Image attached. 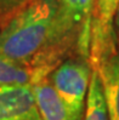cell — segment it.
<instances>
[{
	"label": "cell",
	"mask_w": 119,
	"mask_h": 120,
	"mask_svg": "<svg viewBox=\"0 0 119 120\" xmlns=\"http://www.w3.org/2000/svg\"><path fill=\"white\" fill-rule=\"evenodd\" d=\"M63 35L58 0H35L0 32V52L27 63L51 41Z\"/></svg>",
	"instance_id": "obj_1"
},
{
	"label": "cell",
	"mask_w": 119,
	"mask_h": 120,
	"mask_svg": "<svg viewBox=\"0 0 119 120\" xmlns=\"http://www.w3.org/2000/svg\"><path fill=\"white\" fill-rule=\"evenodd\" d=\"M91 78L89 66L79 61H67L54 72L51 84L74 120H81L85 97Z\"/></svg>",
	"instance_id": "obj_2"
},
{
	"label": "cell",
	"mask_w": 119,
	"mask_h": 120,
	"mask_svg": "<svg viewBox=\"0 0 119 120\" xmlns=\"http://www.w3.org/2000/svg\"><path fill=\"white\" fill-rule=\"evenodd\" d=\"M0 120H41L33 85H0Z\"/></svg>",
	"instance_id": "obj_3"
},
{
	"label": "cell",
	"mask_w": 119,
	"mask_h": 120,
	"mask_svg": "<svg viewBox=\"0 0 119 120\" xmlns=\"http://www.w3.org/2000/svg\"><path fill=\"white\" fill-rule=\"evenodd\" d=\"M94 69H97L102 80L109 120H119V53L108 51Z\"/></svg>",
	"instance_id": "obj_4"
},
{
	"label": "cell",
	"mask_w": 119,
	"mask_h": 120,
	"mask_svg": "<svg viewBox=\"0 0 119 120\" xmlns=\"http://www.w3.org/2000/svg\"><path fill=\"white\" fill-rule=\"evenodd\" d=\"M60 18L62 32L66 34L75 26L83 23L79 44L81 51L86 52L89 44V15L92 9L94 0H58Z\"/></svg>",
	"instance_id": "obj_5"
},
{
	"label": "cell",
	"mask_w": 119,
	"mask_h": 120,
	"mask_svg": "<svg viewBox=\"0 0 119 120\" xmlns=\"http://www.w3.org/2000/svg\"><path fill=\"white\" fill-rule=\"evenodd\" d=\"M41 120H74L52 84L40 80L33 85Z\"/></svg>",
	"instance_id": "obj_6"
},
{
	"label": "cell",
	"mask_w": 119,
	"mask_h": 120,
	"mask_svg": "<svg viewBox=\"0 0 119 120\" xmlns=\"http://www.w3.org/2000/svg\"><path fill=\"white\" fill-rule=\"evenodd\" d=\"M43 75L0 52V85H34Z\"/></svg>",
	"instance_id": "obj_7"
},
{
	"label": "cell",
	"mask_w": 119,
	"mask_h": 120,
	"mask_svg": "<svg viewBox=\"0 0 119 120\" xmlns=\"http://www.w3.org/2000/svg\"><path fill=\"white\" fill-rule=\"evenodd\" d=\"M84 120H109L102 80L97 69L92 70L90 78Z\"/></svg>",
	"instance_id": "obj_8"
},
{
	"label": "cell",
	"mask_w": 119,
	"mask_h": 120,
	"mask_svg": "<svg viewBox=\"0 0 119 120\" xmlns=\"http://www.w3.org/2000/svg\"><path fill=\"white\" fill-rule=\"evenodd\" d=\"M26 0H0V12H6L23 4Z\"/></svg>",
	"instance_id": "obj_9"
},
{
	"label": "cell",
	"mask_w": 119,
	"mask_h": 120,
	"mask_svg": "<svg viewBox=\"0 0 119 120\" xmlns=\"http://www.w3.org/2000/svg\"><path fill=\"white\" fill-rule=\"evenodd\" d=\"M115 23H117V27H118V30H119V3H118V6H117V10H115Z\"/></svg>",
	"instance_id": "obj_10"
}]
</instances>
